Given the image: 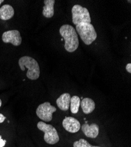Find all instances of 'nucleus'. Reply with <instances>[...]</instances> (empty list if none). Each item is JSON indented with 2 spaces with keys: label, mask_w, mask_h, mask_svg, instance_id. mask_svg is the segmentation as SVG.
Masks as SVG:
<instances>
[{
  "label": "nucleus",
  "mask_w": 131,
  "mask_h": 147,
  "mask_svg": "<svg viewBox=\"0 0 131 147\" xmlns=\"http://www.w3.org/2000/svg\"><path fill=\"white\" fill-rule=\"evenodd\" d=\"M4 1V0H0V5H1V4Z\"/></svg>",
  "instance_id": "nucleus-19"
},
{
  "label": "nucleus",
  "mask_w": 131,
  "mask_h": 147,
  "mask_svg": "<svg viewBox=\"0 0 131 147\" xmlns=\"http://www.w3.org/2000/svg\"><path fill=\"white\" fill-rule=\"evenodd\" d=\"M126 69L129 73H131V64L129 63L126 66Z\"/></svg>",
  "instance_id": "nucleus-18"
},
{
  "label": "nucleus",
  "mask_w": 131,
  "mask_h": 147,
  "mask_svg": "<svg viewBox=\"0 0 131 147\" xmlns=\"http://www.w3.org/2000/svg\"><path fill=\"white\" fill-rule=\"evenodd\" d=\"M81 105L80 98L77 95L73 96L71 98L70 107L71 111L73 114H77L79 111V108Z\"/></svg>",
  "instance_id": "nucleus-14"
},
{
  "label": "nucleus",
  "mask_w": 131,
  "mask_h": 147,
  "mask_svg": "<svg viewBox=\"0 0 131 147\" xmlns=\"http://www.w3.org/2000/svg\"><path fill=\"white\" fill-rule=\"evenodd\" d=\"M1 105H2V101L1 100V99H0V107H1Z\"/></svg>",
  "instance_id": "nucleus-20"
},
{
  "label": "nucleus",
  "mask_w": 131,
  "mask_h": 147,
  "mask_svg": "<svg viewBox=\"0 0 131 147\" xmlns=\"http://www.w3.org/2000/svg\"><path fill=\"white\" fill-rule=\"evenodd\" d=\"M59 33L65 41L66 51L69 53L76 51L79 46V40L75 29L68 24H65L59 29Z\"/></svg>",
  "instance_id": "nucleus-1"
},
{
  "label": "nucleus",
  "mask_w": 131,
  "mask_h": 147,
  "mask_svg": "<svg viewBox=\"0 0 131 147\" xmlns=\"http://www.w3.org/2000/svg\"><path fill=\"white\" fill-rule=\"evenodd\" d=\"M2 40L5 43H11L14 46H19L22 42L20 32L18 30H9L3 34Z\"/></svg>",
  "instance_id": "nucleus-7"
},
{
  "label": "nucleus",
  "mask_w": 131,
  "mask_h": 147,
  "mask_svg": "<svg viewBox=\"0 0 131 147\" xmlns=\"http://www.w3.org/2000/svg\"><path fill=\"white\" fill-rule=\"evenodd\" d=\"M81 129L86 137L91 138H95L99 134V127L95 123L91 125L85 124L81 127Z\"/></svg>",
  "instance_id": "nucleus-9"
},
{
  "label": "nucleus",
  "mask_w": 131,
  "mask_h": 147,
  "mask_svg": "<svg viewBox=\"0 0 131 147\" xmlns=\"http://www.w3.org/2000/svg\"><path fill=\"white\" fill-rule=\"evenodd\" d=\"M56 111V108L51 105L49 102H45L38 105L37 110V115L45 122H50L52 119V114Z\"/></svg>",
  "instance_id": "nucleus-6"
},
{
  "label": "nucleus",
  "mask_w": 131,
  "mask_h": 147,
  "mask_svg": "<svg viewBox=\"0 0 131 147\" xmlns=\"http://www.w3.org/2000/svg\"><path fill=\"white\" fill-rule=\"evenodd\" d=\"M18 64L21 69L24 71L28 69L27 77L31 80H36L40 77V69L37 61L29 56H24L19 58Z\"/></svg>",
  "instance_id": "nucleus-2"
},
{
  "label": "nucleus",
  "mask_w": 131,
  "mask_h": 147,
  "mask_svg": "<svg viewBox=\"0 0 131 147\" xmlns=\"http://www.w3.org/2000/svg\"><path fill=\"white\" fill-rule=\"evenodd\" d=\"M6 140H3L1 136H0V147H4L6 144Z\"/></svg>",
  "instance_id": "nucleus-16"
},
{
  "label": "nucleus",
  "mask_w": 131,
  "mask_h": 147,
  "mask_svg": "<svg viewBox=\"0 0 131 147\" xmlns=\"http://www.w3.org/2000/svg\"><path fill=\"white\" fill-rule=\"evenodd\" d=\"M71 95L68 93H64L56 100V102L58 108L62 111H67L70 107Z\"/></svg>",
  "instance_id": "nucleus-10"
},
{
  "label": "nucleus",
  "mask_w": 131,
  "mask_h": 147,
  "mask_svg": "<svg viewBox=\"0 0 131 147\" xmlns=\"http://www.w3.org/2000/svg\"><path fill=\"white\" fill-rule=\"evenodd\" d=\"M73 146L74 147H101L98 146H93L91 145L87 140L82 138L74 142L73 144Z\"/></svg>",
  "instance_id": "nucleus-15"
},
{
  "label": "nucleus",
  "mask_w": 131,
  "mask_h": 147,
  "mask_svg": "<svg viewBox=\"0 0 131 147\" xmlns=\"http://www.w3.org/2000/svg\"><path fill=\"white\" fill-rule=\"evenodd\" d=\"M6 117L2 114H0V124L3 123V122L5 120Z\"/></svg>",
  "instance_id": "nucleus-17"
},
{
  "label": "nucleus",
  "mask_w": 131,
  "mask_h": 147,
  "mask_svg": "<svg viewBox=\"0 0 131 147\" xmlns=\"http://www.w3.org/2000/svg\"><path fill=\"white\" fill-rule=\"evenodd\" d=\"M62 125L66 131L71 133H76L81 129L79 121L72 117H66L62 121Z\"/></svg>",
  "instance_id": "nucleus-8"
},
{
  "label": "nucleus",
  "mask_w": 131,
  "mask_h": 147,
  "mask_svg": "<svg viewBox=\"0 0 131 147\" xmlns=\"http://www.w3.org/2000/svg\"><path fill=\"white\" fill-rule=\"evenodd\" d=\"M81 106L84 113L85 114H89L92 113L95 109V103L89 98H85L82 99L81 102Z\"/></svg>",
  "instance_id": "nucleus-13"
},
{
  "label": "nucleus",
  "mask_w": 131,
  "mask_h": 147,
  "mask_svg": "<svg viewBox=\"0 0 131 147\" xmlns=\"http://www.w3.org/2000/svg\"><path fill=\"white\" fill-rule=\"evenodd\" d=\"M55 0H44V6L43 7V16L47 18H52L54 15Z\"/></svg>",
  "instance_id": "nucleus-12"
},
{
  "label": "nucleus",
  "mask_w": 131,
  "mask_h": 147,
  "mask_svg": "<svg viewBox=\"0 0 131 147\" xmlns=\"http://www.w3.org/2000/svg\"><path fill=\"white\" fill-rule=\"evenodd\" d=\"M73 22L75 26L81 23L91 24V18L88 9L80 5H75L72 8Z\"/></svg>",
  "instance_id": "nucleus-5"
},
{
  "label": "nucleus",
  "mask_w": 131,
  "mask_h": 147,
  "mask_svg": "<svg viewBox=\"0 0 131 147\" xmlns=\"http://www.w3.org/2000/svg\"><path fill=\"white\" fill-rule=\"evenodd\" d=\"M37 127L38 129L45 133L44 139L47 144L53 145L59 142V137L57 131L52 125L40 121L37 124Z\"/></svg>",
  "instance_id": "nucleus-4"
},
{
  "label": "nucleus",
  "mask_w": 131,
  "mask_h": 147,
  "mask_svg": "<svg viewBox=\"0 0 131 147\" xmlns=\"http://www.w3.org/2000/svg\"><path fill=\"white\" fill-rule=\"evenodd\" d=\"M14 13V9L11 5H4L0 8V19L3 21H7L13 17Z\"/></svg>",
  "instance_id": "nucleus-11"
},
{
  "label": "nucleus",
  "mask_w": 131,
  "mask_h": 147,
  "mask_svg": "<svg viewBox=\"0 0 131 147\" xmlns=\"http://www.w3.org/2000/svg\"><path fill=\"white\" fill-rule=\"evenodd\" d=\"M75 30L86 45L91 44L97 38L96 31L91 24L81 23L77 24Z\"/></svg>",
  "instance_id": "nucleus-3"
}]
</instances>
